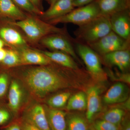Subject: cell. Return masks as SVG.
I'll return each instance as SVG.
<instances>
[{"label":"cell","instance_id":"6da1fadb","mask_svg":"<svg viewBox=\"0 0 130 130\" xmlns=\"http://www.w3.org/2000/svg\"><path fill=\"white\" fill-rule=\"evenodd\" d=\"M78 70L67 69L63 71L53 66L33 68L24 74V81L32 94L38 97L71 86L69 77L76 74Z\"/></svg>","mask_w":130,"mask_h":130},{"label":"cell","instance_id":"7a4b0ae2","mask_svg":"<svg viewBox=\"0 0 130 130\" xmlns=\"http://www.w3.org/2000/svg\"><path fill=\"white\" fill-rule=\"evenodd\" d=\"M112 31L109 17L100 15L79 26L75 34L77 38L89 44L100 40Z\"/></svg>","mask_w":130,"mask_h":130},{"label":"cell","instance_id":"3957f363","mask_svg":"<svg viewBox=\"0 0 130 130\" xmlns=\"http://www.w3.org/2000/svg\"><path fill=\"white\" fill-rule=\"evenodd\" d=\"M12 24L21 28L32 41H37L50 34L63 35L66 32L63 29L57 28L35 18H26Z\"/></svg>","mask_w":130,"mask_h":130},{"label":"cell","instance_id":"277c9868","mask_svg":"<svg viewBox=\"0 0 130 130\" xmlns=\"http://www.w3.org/2000/svg\"><path fill=\"white\" fill-rule=\"evenodd\" d=\"M100 15L97 0L89 4L74 9L63 16L49 21V23H72L78 25L88 23Z\"/></svg>","mask_w":130,"mask_h":130},{"label":"cell","instance_id":"5b68a950","mask_svg":"<svg viewBox=\"0 0 130 130\" xmlns=\"http://www.w3.org/2000/svg\"><path fill=\"white\" fill-rule=\"evenodd\" d=\"M129 41L112 31L100 40L88 44L96 53L103 55L114 51L129 49Z\"/></svg>","mask_w":130,"mask_h":130},{"label":"cell","instance_id":"8992f818","mask_svg":"<svg viewBox=\"0 0 130 130\" xmlns=\"http://www.w3.org/2000/svg\"><path fill=\"white\" fill-rule=\"evenodd\" d=\"M76 50L91 76L98 80L105 79L106 73L97 53L88 46L81 43L77 44Z\"/></svg>","mask_w":130,"mask_h":130},{"label":"cell","instance_id":"52a82bcc","mask_svg":"<svg viewBox=\"0 0 130 130\" xmlns=\"http://www.w3.org/2000/svg\"><path fill=\"white\" fill-rule=\"evenodd\" d=\"M109 18L112 30L123 39L130 40V15L129 9L115 13Z\"/></svg>","mask_w":130,"mask_h":130},{"label":"cell","instance_id":"ba28073f","mask_svg":"<svg viewBox=\"0 0 130 130\" xmlns=\"http://www.w3.org/2000/svg\"><path fill=\"white\" fill-rule=\"evenodd\" d=\"M42 43L45 46L54 51H61L79 61L72 45L64 37L58 35L47 36L42 38Z\"/></svg>","mask_w":130,"mask_h":130},{"label":"cell","instance_id":"9c48e42d","mask_svg":"<svg viewBox=\"0 0 130 130\" xmlns=\"http://www.w3.org/2000/svg\"><path fill=\"white\" fill-rule=\"evenodd\" d=\"M129 88L126 85L118 82L112 85L107 90L103 96V101L108 105L121 103L129 98Z\"/></svg>","mask_w":130,"mask_h":130},{"label":"cell","instance_id":"30bf717a","mask_svg":"<svg viewBox=\"0 0 130 130\" xmlns=\"http://www.w3.org/2000/svg\"><path fill=\"white\" fill-rule=\"evenodd\" d=\"M105 63L117 67L123 72L126 71L130 65L129 50H118L103 55Z\"/></svg>","mask_w":130,"mask_h":130},{"label":"cell","instance_id":"8fae6325","mask_svg":"<svg viewBox=\"0 0 130 130\" xmlns=\"http://www.w3.org/2000/svg\"><path fill=\"white\" fill-rule=\"evenodd\" d=\"M100 90L97 86H91L88 89L86 94L87 106L86 117L88 121L91 122L95 115L100 111L101 108Z\"/></svg>","mask_w":130,"mask_h":130},{"label":"cell","instance_id":"7c38bea8","mask_svg":"<svg viewBox=\"0 0 130 130\" xmlns=\"http://www.w3.org/2000/svg\"><path fill=\"white\" fill-rule=\"evenodd\" d=\"M100 15L110 17L115 13L129 9V0H97Z\"/></svg>","mask_w":130,"mask_h":130},{"label":"cell","instance_id":"4fadbf2b","mask_svg":"<svg viewBox=\"0 0 130 130\" xmlns=\"http://www.w3.org/2000/svg\"><path fill=\"white\" fill-rule=\"evenodd\" d=\"M26 121L41 130H51L46 111L41 105H35L31 108L26 116Z\"/></svg>","mask_w":130,"mask_h":130},{"label":"cell","instance_id":"5bb4252c","mask_svg":"<svg viewBox=\"0 0 130 130\" xmlns=\"http://www.w3.org/2000/svg\"><path fill=\"white\" fill-rule=\"evenodd\" d=\"M74 7L73 0H58L43 14V17L50 21L68 14Z\"/></svg>","mask_w":130,"mask_h":130},{"label":"cell","instance_id":"9a60e30c","mask_svg":"<svg viewBox=\"0 0 130 130\" xmlns=\"http://www.w3.org/2000/svg\"><path fill=\"white\" fill-rule=\"evenodd\" d=\"M46 112L51 130H67L66 112L52 108H48Z\"/></svg>","mask_w":130,"mask_h":130},{"label":"cell","instance_id":"2e32d148","mask_svg":"<svg viewBox=\"0 0 130 130\" xmlns=\"http://www.w3.org/2000/svg\"><path fill=\"white\" fill-rule=\"evenodd\" d=\"M42 53L52 61L63 67L72 70H78V67L73 58L68 54L61 51H43Z\"/></svg>","mask_w":130,"mask_h":130},{"label":"cell","instance_id":"e0dca14e","mask_svg":"<svg viewBox=\"0 0 130 130\" xmlns=\"http://www.w3.org/2000/svg\"><path fill=\"white\" fill-rule=\"evenodd\" d=\"M0 14L19 20L26 18L12 0H0Z\"/></svg>","mask_w":130,"mask_h":130},{"label":"cell","instance_id":"ac0fdd59","mask_svg":"<svg viewBox=\"0 0 130 130\" xmlns=\"http://www.w3.org/2000/svg\"><path fill=\"white\" fill-rule=\"evenodd\" d=\"M21 59L25 63L42 66H47L51 64L52 62L42 53L30 50H24L22 51Z\"/></svg>","mask_w":130,"mask_h":130},{"label":"cell","instance_id":"d6986e66","mask_svg":"<svg viewBox=\"0 0 130 130\" xmlns=\"http://www.w3.org/2000/svg\"><path fill=\"white\" fill-rule=\"evenodd\" d=\"M0 37L2 40L11 45H25L26 42L20 33L13 28L3 27L0 29Z\"/></svg>","mask_w":130,"mask_h":130},{"label":"cell","instance_id":"ffe728a7","mask_svg":"<svg viewBox=\"0 0 130 130\" xmlns=\"http://www.w3.org/2000/svg\"><path fill=\"white\" fill-rule=\"evenodd\" d=\"M8 96L9 107L14 111H16L20 106L22 96V91L20 85L17 81H12Z\"/></svg>","mask_w":130,"mask_h":130},{"label":"cell","instance_id":"44dd1931","mask_svg":"<svg viewBox=\"0 0 130 130\" xmlns=\"http://www.w3.org/2000/svg\"><path fill=\"white\" fill-rule=\"evenodd\" d=\"M86 94L83 91H80L70 96L67 102V108L70 111H83L86 109Z\"/></svg>","mask_w":130,"mask_h":130},{"label":"cell","instance_id":"7402d4cb","mask_svg":"<svg viewBox=\"0 0 130 130\" xmlns=\"http://www.w3.org/2000/svg\"><path fill=\"white\" fill-rule=\"evenodd\" d=\"M67 121V130H88L86 119L77 115H71Z\"/></svg>","mask_w":130,"mask_h":130},{"label":"cell","instance_id":"603a6c76","mask_svg":"<svg viewBox=\"0 0 130 130\" xmlns=\"http://www.w3.org/2000/svg\"><path fill=\"white\" fill-rule=\"evenodd\" d=\"M125 113L124 111L122 108H115L107 111L103 115L101 119L120 126Z\"/></svg>","mask_w":130,"mask_h":130},{"label":"cell","instance_id":"cb8c5ba5","mask_svg":"<svg viewBox=\"0 0 130 130\" xmlns=\"http://www.w3.org/2000/svg\"><path fill=\"white\" fill-rule=\"evenodd\" d=\"M71 96L70 92L60 93L50 98L47 102L48 104L52 108H61L64 106Z\"/></svg>","mask_w":130,"mask_h":130},{"label":"cell","instance_id":"d4e9b609","mask_svg":"<svg viewBox=\"0 0 130 130\" xmlns=\"http://www.w3.org/2000/svg\"><path fill=\"white\" fill-rule=\"evenodd\" d=\"M16 5L22 9L33 14H43L42 12L32 4L30 0H12Z\"/></svg>","mask_w":130,"mask_h":130},{"label":"cell","instance_id":"484cf974","mask_svg":"<svg viewBox=\"0 0 130 130\" xmlns=\"http://www.w3.org/2000/svg\"><path fill=\"white\" fill-rule=\"evenodd\" d=\"M93 128L95 130H120V127L104 120H98L95 121L93 124Z\"/></svg>","mask_w":130,"mask_h":130},{"label":"cell","instance_id":"4316f807","mask_svg":"<svg viewBox=\"0 0 130 130\" xmlns=\"http://www.w3.org/2000/svg\"><path fill=\"white\" fill-rule=\"evenodd\" d=\"M20 61V58L18 54L13 50H7L6 54L2 61L4 64L8 66H13L18 64Z\"/></svg>","mask_w":130,"mask_h":130},{"label":"cell","instance_id":"83f0119b","mask_svg":"<svg viewBox=\"0 0 130 130\" xmlns=\"http://www.w3.org/2000/svg\"><path fill=\"white\" fill-rule=\"evenodd\" d=\"M8 77L3 73L0 75V97L3 96L7 90L8 85Z\"/></svg>","mask_w":130,"mask_h":130},{"label":"cell","instance_id":"f1b7e54d","mask_svg":"<svg viewBox=\"0 0 130 130\" xmlns=\"http://www.w3.org/2000/svg\"><path fill=\"white\" fill-rule=\"evenodd\" d=\"M10 117V114L8 111L4 109H0V125L7 122Z\"/></svg>","mask_w":130,"mask_h":130},{"label":"cell","instance_id":"f546056e","mask_svg":"<svg viewBox=\"0 0 130 130\" xmlns=\"http://www.w3.org/2000/svg\"><path fill=\"white\" fill-rule=\"evenodd\" d=\"M95 0H73L74 7H80L89 4Z\"/></svg>","mask_w":130,"mask_h":130},{"label":"cell","instance_id":"4dcf8cb0","mask_svg":"<svg viewBox=\"0 0 130 130\" xmlns=\"http://www.w3.org/2000/svg\"><path fill=\"white\" fill-rule=\"evenodd\" d=\"M21 128L22 130H41L26 121L23 123Z\"/></svg>","mask_w":130,"mask_h":130},{"label":"cell","instance_id":"1f68e13d","mask_svg":"<svg viewBox=\"0 0 130 130\" xmlns=\"http://www.w3.org/2000/svg\"><path fill=\"white\" fill-rule=\"evenodd\" d=\"M6 130H22V129L18 125L14 124L9 126Z\"/></svg>","mask_w":130,"mask_h":130},{"label":"cell","instance_id":"d6a6232c","mask_svg":"<svg viewBox=\"0 0 130 130\" xmlns=\"http://www.w3.org/2000/svg\"><path fill=\"white\" fill-rule=\"evenodd\" d=\"M7 50L3 48L0 49V61H2L4 60L6 54Z\"/></svg>","mask_w":130,"mask_h":130},{"label":"cell","instance_id":"836d02e7","mask_svg":"<svg viewBox=\"0 0 130 130\" xmlns=\"http://www.w3.org/2000/svg\"><path fill=\"white\" fill-rule=\"evenodd\" d=\"M35 6L38 9H40V0H30Z\"/></svg>","mask_w":130,"mask_h":130},{"label":"cell","instance_id":"e575fe53","mask_svg":"<svg viewBox=\"0 0 130 130\" xmlns=\"http://www.w3.org/2000/svg\"><path fill=\"white\" fill-rule=\"evenodd\" d=\"M123 130H130V123H128L126 124L125 126L123 128Z\"/></svg>","mask_w":130,"mask_h":130},{"label":"cell","instance_id":"d590c367","mask_svg":"<svg viewBox=\"0 0 130 130\" xmlns=\"http://www.w3.org/2000/svg\"><path fill=\"white\" fill-rule=\"evenodd\" d=\"M4 45V42L2 39H0V49L3 48Z\"/></svg>","mask_w":130,"mask_h":130},{"label":"cell","instance_id":"8d00e7d4","mask_svg":"<svg viewBox=\"0 0 130 130\" xmlns=\"http://www.w3.org/2000/svg\"><path fill=\"white\" fill-rule=\"evenodd\" d=\"M58 1V0H49L50 3V7L52 6Z\"/></svg>","mask_w":130,"mask_h":130},{"label":"cell","instance_id":"74e56055","mask_svg":"<svg viewBox=\"0 0 130 130\" xmlns=\"http://www.w3.org/2000/svg\"><path fill=\"white\" fill-rule=\"evenodd\" d=\"M88 130H95L94 129V128H93V129H88Z\"/></svg>","mask_w":130,"mask_h":130}]
</instances>
